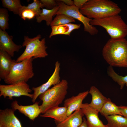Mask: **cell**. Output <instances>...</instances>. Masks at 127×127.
<instances>
[{"instance_id": "cell-1", "label": "cell", "mask_w": 127, "mask_h": 127, "mask_svg": "<svg viewBox=\"0 0 127 127\" xmlns=\"http://www.w3.org/2000/svg\"><path fill=\"white\" fill-rule=\"evenodd\" d=\"M102 54L110 66L127 68V40L125 38L109 39L103 48Z\"/></svg>"}, {"instance_id": "cell-2", "label": "cell", "mask_w": 127, "mask_h": 127, "mask_svg": "<svg viewBox=\"0 0 127 127\" xmlns=\"http://www.w3.org/2000/svg\"><path fill=\"white\" fill-rule=\"evenodd\" d=\"M83 15L96 19L119 14L121 11L118 5L109 0H88L79 10Z\"/></svg>"}, {"instance_id": "cell-3", "label": "cell", "mask_w": 127, "mask_h": 127, "mask_svg": "<svg viewBox=\"0 0 127 127\" xmlns=\"http://www.w3.org/2000/svg\"><path fill=\"white\" fill-rule=\"evenodd\" d=\"M68 83L62 79L58 84L53 86L39 95L42 103L40 107L41 113L44 114L53 107L62 103L67 93Z\"/></svg>"}, {"instance_id": "cell-4", "label": "cell", "mask_w": 127, "mask_h": 127, "mask_svg": "<svg viewBox=\"0 0 127 127\" xmlns=\"http://www.w3.org/2000/svg\"><path fill=\"white\" fill-rule=\"evenodd\" d=\"M90 24L104 28L111 39L125 38L127 35V25L119 14L92 19Z\"/></svg>"}, {"instance_id": "cell-5", "label": "cell", "mask_w": 127, "mask_h": 127, "mask_svg": "<svg viewBox=\"0 0 127 127\" xmlns=\"http://www.w3.org/2000/svg\"><path fill=\"white\" fill-rule=\"evenodd\" d=\"M41 38L40 34L33 38L24 36L22 46L26 48L23 53L17 58L16 62L31 58L34 59L44 58L47 56L48 54L46 51L47 47L45 45V39L44 38L40 40Z\"/></svg>"}, {"instance_id": "cell-6", "label": "cell", "mask_w": 127, "mask_h": 127, "mask_svg": "<svg viewBox=\"0 0 127 127\" xmlns=\"http://www.w3.org/2000/svg\"><path fill=\"white\" fill-rule=\"evenodd\" d=\"M32 58L14 64L9 74L4 80L8 85L27 82L34 76Z\"/></svg>"}, {"instance_id": "cell-7", "label": "cell", "mask_w": 127, "mask_h": 127, "mask_svg": "<svg viewBox=\"0 0 127 127\" xmlns=\"http://www.w3.org/2000/svg\"><path fill=\"white\" fill-rule=\"evenodd\" d=\"M56 1L59 8L56 15L64 14L79 21L83 25L84 31L91 35H95L98 33V31L97 29L90 24L92 19L89 18L83 15L78 8L74 5L68 6L60 0Z\"/></svg>"}, {"instance_id": "cell-8", "label": "cell", "mask_w": 127, "mask_h": 127, "mask_svg": "<svg viewBox=\"0 0 127 127\" xmlns=\"http://www.w3.org/2000/svg\"><path fill=\"white\" fill-rule=\"evenodd\" d=\"M29 85L26 82H23L17 83L4 85L0 84V97L3 96L4 98L7 97L10 100H13V97L26 96L32 99L33 94Z\"/></svg>"}, {"instance_id": "cell-9", "label": "cell", "mask_w": 127, "mask_h": 127, "mask_svg": "<svg viewBox=\"0 0 127 127\" xmlns=\"http://www.w3.org/2000/svg\"><path fill=\"white\" fill-rule=\"evenodd\" d=\"M55 69L52 75L48 81L45 83L36 87H33L32 90L33 91V97L32 101L35 103L36 100L39 95L44 93L52 86H54L59 83L60 82V64L58 61L55 64Z\"/></svg>"}, {"instance_id": "cell-10", "label": "cell", "mask_w": 127, "mask_h": 127, "mask_svg": "<svg viewBox=\"0 0 127 127\" xmlns=\"http://www.w3.org/2000/svg\"><path fill=\"white\" fill-rule=\"evenodd\" d=\"M12 39V36L0 29V50L6 52L11 57L14 56L15 52H18L22 47L21 45L15 44Z\"/></svg>"}, {"instance_id": "cell-11", "label": "cell", "mask_w": 127, "mask_h": 127, "mask_svg": "<svg viewBox=\"0 0 127 127\" xmlns=\"http://www.w3.org/2000/svg\"><path fill=\"white\" fill-rule=\"evenodd\" d=\"M81 109L86 118L88 127H107L99 119V112L90 107L89 103H83Z\"/></svg>"}, {"instance_id": "cell-12", "label": "cell", "mask_w": 127, "mask_h": 127, "mask_svg": "<svg viewBox=\"0 0 127 127\" xmlns=\"http://www.w3.org/2000/svg\"><path fill=\"white\" fill-rule=\"evenodd\" d=\"M11 106L12 108L15 111L18 110L32 120H34L41 113L39 103L37 102L32 105L23 106L19 105L17 101L15 100L12 102Z\"/></svg>"}, {"instance_id": "cell-13", "label": "cell", "mask_w": 127, "mask_h": 127, "mask_svg": "<svg viewBox=\"0 0 127 127\" xmlns=\"http://www.w3.org/2000/svg\"><path fill=\"white\" fill-rule=\"evenodd\" d=\"M15 111L12 108L0 110V127H23L14 114Z\"/></svg>"}, {"instance_id": "cell-14", "label": "cell", "mask_w": 127, "mask_h": 127, "mask_svg": "<svg viewBox=\"0 0 127 127\" xmlns=\"http://www.w3.org/2000/svg\"><path fill=\"white\" fill-rule=\"evenodd\" d=\"M89 93L88 91H83L65 100L64 105L67 108V114L68 116L72 114L74 111L81 109L83 103V101Z\"/></svg>"}, {"instance_id": "cell-15", "label": "cell", "mask_w": 127, "mask_h": 127, "mask_svg": "<svg viewBox=\"0 0 127 127\" xmlns=\"http://www.w3.org/2000/svg\"><path fill=\"white\" fill-rule=\"evenodd\" d=\"M7 52L0 50V78L5 79L9 74L12 66L16 62Z\"/></svg>"}, {"instance_id": "cell-16", "label": "cell", "mask_w": 127, "mask_h": 127, "mask_svg": "<svg viewBox=\"0 0 127 127\" xmlns=\"http://www.w3.org/2000/svg\"><path fill=\"white\" fill-rule=\"evenodd\" d=\"M84 115L81 109L77 110L63 121L57 123L56 127H79L83 122Z\"/></svg>"}, {"instance_id": "cell-17", "label": "cell", "mask_w": 127, "mask_h": 127, "mask_svg": "<svg viewBox=\"0 0 127 127\" xmlns=\"http://www.w3.org/2000/svg\"><path fill=\"white\" fill-rule=\"evenodd\" d=\"M89 93L92 97L91 102L89 103V106L99 112L108 98L104 96L94 86H91Z\"/></svg>"}, {"instance_id": "cell-18", "label": "cell", "mask_w": 127, "mask_h": 127, "mask_svg": "<svg viewBox=\"0 0 127 127\" xmlns=\"http://www.w3.org/2000/svg\"><path fill=\"white\" fill-rule=\"evenodd\" d=\"M67 108L66 106H56L51 108L44 113L40 115L42 117L52 118L55 119L57 123L61 122L68 117L67 115Z\"/></svg>"}, {"instance_id": "cell-19", "label": "cell", "mask_w": 127, "mask_h": 127, "mask_svg": "<svg viewBox=\"0 0 127 127\" xmlns=\"http://www.w3.org/2000/svg\"><path fill=\"white\" fill-rule=\"evenodd\" d=\"M80 26V24H75L70 23L65 24L52 26V31L49 37L50 38L54 36L59 34L70 36L73 30L79 29Z\"/></svg>"}, {"instance_id": "cell-20", "label": "cell", "mask_w": 127, "mask_h": 127, "mask_svg": "<svg viewBox=\"0 0 127 127\" xmlns=\"http://www.w3.org/2000/svg\"><path fill=\"white\" fill-rule=\"evenodd\" d=\"M99 112L104 117L115 115L122 116L119 106L112 102L109 98L104 104Z\"/></svg>"}, {"instance_id": "cell-21", "label": "cell", "mask_w": 127, "mask_h": 127, "mask_svg": "<svg viewBox=\"0 0 127 127\" xmlns=\"http://www.w3.org/2000/svg\"><path fill=\"white\" fill-rule=\"evenodd\" d=\"M59 8V6L57 5L51 9L43 8L41 13L39 16L36 17L37 22L40 23L42 21L44 20L47 26H50L53 20V17L56 15Z\"/></svg>"}, {"instance_id": "cell-22", "label": "cell", "mask_w": 127, "mask_h": 127, "mask_svg": "<svg viewBox=\"0 0 127 127\" xmlns=\"http://www.w3.org/2000/svg\"><path fill=\"white\" fill-rule=\"evenodd\" d=\"M119 115L104 117L107 119V127H127V119Z\"/></svg>"}, {"instance_id": "cell-23", "label": "cell", "mask_w": 127, "mask_h": 127, "mask_svg": "<svg viewBox=\"0 0 127 127\" xmlns=\"http://www.w3.org/2000/svg\"><path fill=\"white\" fill-rule=\"evenodd\" d=\"M3 6L14 13L19 15L23 7L20 0H2Z\"/></svg>"}, {"instance_id": "cell-24", "label": "cell", "mask_w": 127, "mask_h": 127, "mask_svg": "<svg viewBox=\"0 0 127 127\" xmlns=\"http://www.w3.org/2000/svg\"><path fill=\"white\" fill-rule=\"evenodd\" d=\"M107 72L108 75L119 85L121 89L123 88L125 85L127 87V75L123 76L118 75L112 67L110 66L107 68Z\"/></svg>"}, {"instance_id": "cell-25", "label": "cell", "mask_w": 127, "mask_h": 127, "mask_svg": "<svg viewBox=\"0 0 127 127\" xmlns=\"http://www.w3.org/2000/svg\"><path fill=\"white\" fill-rule=\"evenodd\" d=\"M75 22V19L71 17L64 14H59L56 15V17L52 21L50 26H58Z\"/></svg>"}, {"instance_id": "cell-26", "label": "cell", "mask_w": 127, "mask_h": 127, "mask_svg": "<svg viewBox=\"0 0 127 127\" xmlns=\"http://www.w3.org/2000/svg\"><path fill=\"white\" fill-rule=\"evenodd\" d=\"M43 7V5L40 1L33 0L32 3L28 4L27 6H23L19 15L21 16V12L23 10L28 9L32 10L35 13L36 17L39 16L41 13L42 10L40 8Z\"/></svg>"}, {"instance_id": "cell-27", "label": "cell", "mask_w": 127, "mask_h": 127, "mask_svg": "<svg viewBox=\"0 0 127 127\" xmlns=\"http://www.w3.org/2000/svg\"><path fill=\"white\" fill-rule=\"evenodd\" d=\"M9 14L6 9L0 8V29L5 31L9 28L8 21Z\"/></svg>"}, {"instance_id": "cell-28", "label": "cell", "mask_w": 127, "mask_h": 127, "mask_svg": "<svg viewBox=\"0 0 127 127\" xmlns=\"http://www.w3.org/2000/svg\"><path fill=\"white\" fill-rule=\"evenodd\" d=\"M36 15L33 11L30 9H26L23 10L22 12L21 16V18L24 20L27 19L30 20L33 19Z\"/></svg>"}, {"instance_id": "cell-29", "label": "cell", "mask_w": 127, "mask_h": 127, "mask_svg": "<svg viewBox=\"0 0 127 127\" xmlns=\"http://www.w3.org/2000/svg\"><path fill=\"white\" fill-rule=\"evenodd\" d=\"M40 1L43 7H45L47 9H52L58 5L56 0H40Z\"/></svg>"}, {"instance_id": "cell-30", "label": "cell", "mask_w": 127, "mask_h": 127, "mask_svg": "<svg viewBox=\"0 0 127 127\" xmlns=\"http://www.w3.org/2000/svg\"><path fill=\"white\" fill-rule=\"evenodd\" d=\"M88 0H74V5L80 10Z\"/></svg>"}, {"instance_id": "cell-31", "label": "cell", "mask_w": 127, "mask_h": 127, "mask_svg": "<svg viewBox=\"0 0 127 127\" xmlns=\"http://www.w3.org/2000/svg\"><path fill=\"white\" fill-rule=\"evenodd\" d=\"M119 107L122 116L127 119V106L121 105Z\"/></svg>"}, {"instance_id": "cell-32", "label": "cell", "mask_w": 127, "mask_h": 127, "mask_svg": "<svg viewBox=\"0 0 127 127\" xmlns=\"http://www.w3.org/2000/svg\"><path fill=\"white\" fill-rule=\"evenodd\" d=\"M67 5L71 6L74 5L73 0H60Z\"/></svg>"}, {"instance_id": "cell-33", "label": "cell", "mask_w": 127, "mask_h": 127, "mask_svg": "<svg viewBox=\"0 0 127 127\" xmlns=\"http://www.w3.org/2000/svg\"><path fill=\"white\" fill-rule=\"evenodd\" d=\"M79 127H88L86 120L85 118H83V122Z\"/></svg>"}]
</instances>
